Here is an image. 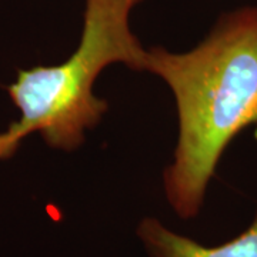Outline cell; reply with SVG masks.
<instances>
[{
    "label": "cell",
    "instance_id": "3957f363",
    "mask_svg": "<svg viewBox=\"0 0 257 257\" xmlns=\"http://www.w3.org/2000/svg\"><path fill=\"white\" fill-rule=\"evenodd\" d=\"M136 234L147 257H257V211L247 229L219 246H203L156 217L142 219Z\"/></svg>",
    "mask_w": 257,
    "mask_h": 257
},
{
    "label": "cell",
    "instance_id": "6da1fadb",
    "mask_svg": "<svg viewBox=\"0 0 257 257\" xmlns=\"http://www.w3.org/2000/svg\"><path fill=\"white\" fill-rule=\"evenodd\" d=\"M145 72L163 80L175 97L177 142L163 192L176 214L189 220L202 210L233 139L257 124V6L221 15L190 50L149 47Z\"/></svg>",
    "mask_w": 257,
    "mask_h": 257
},
{
    "label": "cell",
    "instance_id": "7a4b0ae2",
    "mask_svg": "<svg viewBox=\"0 0 257 257\" xmlns=\"http://www.w3.org/2000/svg\"><path fill=\"white\" fill-rule=\"evenodd\" d=\"M143 0H84L79 45L66 60L19 70L8 86L19 110L16 121L0 132V162L16 155L25 139L39 135L47 146L74 152L101 120L109 104L94 93L101 72L123 64L145 72L147 49L130 26Z\"/></svg>",
    "mask_w": 257,
    "mask_h": 257
}]
</instances>
